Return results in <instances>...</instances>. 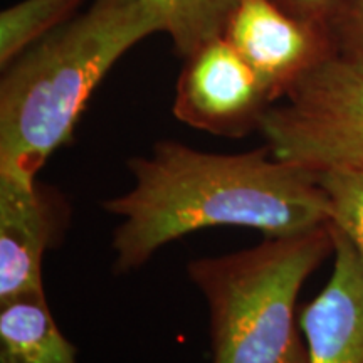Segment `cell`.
<instances>
[{"instance_id": "cell-1", "label": "cell", "mask_w": 363, "mask_h": 363, "mask_svg": "<svg viewBox=\"0 0 363 363\" xmlns=\"http://www.w3.org/2000/svg\"><path fill=\"white\" fill-rule=\"evenodd\" d=\"M133 185L103 208L120 219L113 230V271L128 274L162 247L206 227L233 225L293 235L331 222L316 172L279 160L267 145L212 153L160 140L128 160Z\"/></svg>"}, {"instance_id": "cell-2", "label": "cell", "mask_w": 363, "mask_h": 363, "mask_svg": "<svg viewBox=\"0 0 363 363\" xmlns=\"http://www.w3.org/2000/svg\"><path fill=\"white\" fill-rule=\"evenodd\" d=\"M160 33V21L140 0H91L74 19L2 67L0 172L38 177L52 153L71 142L108 72Z\"/></svg>"}, {"instance_id": "cell-3", "label": "cell", "mask_w": 363, "mask_h": 363, "mask_svg": "<svg viewBox=\"0 0 363 363\" xmlns=\"http://www.w3.org/2000/svg\"><path fill=\"white\" fill-rule=\"evenodd\" d=\"M333 251L330 222L190 261L187 274L207 305L212 363H308L298 296Z\"/></svg>"}, {"instance_id": "cell-4", "label": "cell", "mask_w": 363, "mask_h": 363, "mask_svg": "<svg viewBox=\"0 0 363 363\" xmlns=\"http://www.w3.org/2000/svg\"><path fill=\"white\" fill-rule=\"evenodd\" d=\"M259 133L272 155L316 174L363 170V57L335 51L267 108Z\"/></svg>"}, {"instance_id": "cell-5", "label": "cell", "mask_w": 363, "mask_h": 363, "mask_svg": "<svg viewBox=\"0 0 363 363\" xmlns=\"http://www.w3.org/2000/svg\"><path fill=\"white\" fill-rule=\"evenodd\" d=\"M269 106L257 76L225 38L184 59L172 106L180 123L224 138H242L259 131Z\"/></svg>"}, {"instance_id": "cell-6", "label": "cell", "mask_w": 363, "mask_h": 363, "mask_svg": "<svg viewBox=\"0 0 363 363\" xmlns=\"http://www.w3.org/2000/svg\"><path fill=\"white\" fill-rule=\"evenodd\" d=\"M224 38L257 76L271 104L340 49L333 30L294 16L276 0H240Z\"/></svg>"}, {"instance_id": "cell-7", "label": "cell", "mask_w": 363, "mask_h": 363, "mask_svg": "<svg viewBox=\"0 0 363 363\" xmlns=\"http://www.w3.org/2000/svg\"><path fill=\"white\" fill-rule=\"evenodd\" d=\"M65 211L38 177L0 172V303L45 291L43 259L65 230Z\"/></svg>"}, {"instance_id": "cell-8", "label": "cell", "mask_w": 363, "mask_h": 363, "mask_svg": "<svg viewBox=\"0 0 363 363\" xmlns=\"http://www.w3.org/2000/svg\"><path fill=\"white\" fill-rule=\"evenodd\" d=\"M333 230V271L320 294L299 313L308 363H363V259Z\"/></svg>"}, {"instance_id": "cell-9", "label": "cell", "mask_w": 363, "mask_h": 363, "mask_svg": "<svg viewBox=\"0 0 363 363\" xmlns=\"http://www.w3.org/2000/svg\"><path fill=\"white\" fill-rule=\"evenodd\" d=\"M0 363H79L44 293L0 303Z\"/></svg>"}, {"instance_id": "cell-10", "label": "cell", "mask_w": 363, "mask_h": 363, "mask_svg": "<svg viewBox=\"0 0 363 363\" xmlns=\"http://www.w3.org/2000/svg\"><path fill=\"white\" fill-rule=\"evenodd\" d=\"M160 21L182 59L202 45L224 38L240 0H140Z\"/></svg>"}, {"instance_id": "cell-11", "label": "cell", "mask_w": 363, "mask_h": 363, "mask_svg": "<svg viewBox=\"0 0 363 363\" xmlns=\"http://www.w3.org/2000/svg\"><path fill=\"white\" fill-rule=\"evenodd\" d=\"M91 0H21L0 13V66L78 16Z\"/></svg>"}, {"instance_id": "cell-12", "label": "cell", "mask_w": 363, "mask_h": 363, "mask_svg": "<svg viewBox=\"0 0 363 363\" xmlns=\"http://www.w3.org/2000/svg\"><path fill=\"white\" fill-rule=\"evenodd\" d=\"M318 179L328 195L331 224L363 259V170H328Z\"/></svg>"}, {"instance_id": "cell-13", "label": "cell", "mask_w": 363, "mask_h": 363, "mask_svg": "<svg viewBox=\"0 0 363 363\" xmlns=\"http://www.w3.org/2000/svg\"><path fill=\"white\" fill-rule=\"evenodd\" d=\"M338 48L363 57V0H345L335 22Z\"/></svg>"}, {"instance_id": "cell-14", "label": "cell", "mask_w": 363, "mask_h": 363, "mask_svg": "<svg viewBox=\"0 0 363 363\" xmlns=\"http://www.w3.org/2000/svg\"><path fill=\"white\" fill-rule=\"evenodd\" d=\"M286 11L335 33V22L345 0H276Z\"/></svg>"}]
</instances>
